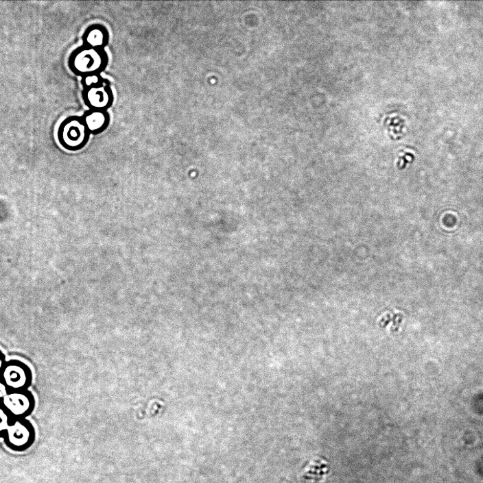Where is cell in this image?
Wrapping results in <instances>:
<instances>
[{
	"label": "cell",
	"mask_w": 483,
	"mask_h": 483,
	"mask_svg": "<svg viewBox=\"0 0 483 483\" xmlns=\"http://www.w3.org/2000/svg\"><path fill=\"white\" fill-rule=\"evenodd\" d=\"M327 471V467L324 460L318 459L307 465L304 476L307 480H320L323 478Z\"/></svg>",
	"instance_id": "obj_9"
},
{
	"label": "cell",
	"mask_w": 483,
	"mask_h": 483,
	"mask_svg": "<svg viewBox=\"0 0 483 483\" xmlns=\"http://www.w3.org/2000/svg\"><path fill=\"white\" fill-rule=\"evenodd\" d=\"M57 136L59 143L64 149L78 151L89 143L91 134L81 116H71L61 122Z\"/></svg>",
	"instance_id": "obj_2"
},
{
	"label": "cell",
	"mask_w": 483,
	"mask_h": 483,
	"mask_svg": "<svg viewBox=\"0 0 483 483\" xmlns=\"http://www.w3.org/2000/svg\"><path fill=\"white\" fill-rule=\"evenodd\" d=\"M108 56L105 50L81 46L70 54L68 65L76 76L101 75L107 68Z\"/></svg>",
	"instance_id": "obj_1"
},
{
	"label": "cell",
	"mask_w": 483,
	"mask_h": 483,
	"mask_svg": "<svg viewBox=\"0 0 483 483\" xmlns=\"http://www.w3.org/2000/svg\"><path fill=\"white\" fill-rule=\"evenodd\" d=\"M82 45L86 47L103 49L108 45L110 35L107 28L101 24L88 27L82 34Z\"/></svg>",
	"instance_id": "obj_7"
},
{
	"label": "cell",
	"mask_w": 483,
	"mask_h": 483,
	"mask_svg": "<svg viewBox=\"0 0 483 483\" xmlns=\"http://www.w3.org/2000/svg\"><path fill=\"white\" fill-rule=\"evenodd\" d=\"M0 378L10 391L29 390L33 375L29 365L18 360H8Z\"/></svg>",
	"instance_id": "obj_4"
},
{
	"label": "cell",
	"mask_w": 483,
	"mask_h": 483,
	"mask_svg": "<svg viewBox=\"0 0 483 483\" xmlns=\"http://www.w3.org/2000/svg\"><path fill=\"white\" fill-rule=\"evenodd\" d=\"M108 82V81L104 79L102 75L94 74L86 75L82 77L81 84L82 86L83 90L88 89V88L101 86Z\"/></svg>",
	"instance_id": "obj_10"
},
{
	"label": "cell",
	"mask_w": 483,
	"mask_h": 483,
	"mask_svg": "<svg viewBox=\"0 0 483 483\" xmlns=\"http://www.w3.org/2000/svg\"><path fill=\"white\" fill-rule=\"evenodd\" d=\"M0 404L12 419H27L36 407L35 397L29 390L10 391Z\"/></svg>",
	"instance_id": "obj_3"
},
{
	"label": "cell",
	"mask_w": 483,
	"mask_h": 483,
	"mask_svg": "<svg viewBox=\"0 0 483 483\" xmlns=\"http://www.w3.org/2000/svg\"><path fill=\"white\" fill-rule=\"evenodd\" d=\"M10 391L5 382L0 378V402L4 399Z\"/></svg>",
	"instance_id": "obj_12"
},
{
	"label": "cell",
	"mask_w": 483,
	"mask_h": 483,
	"mask_svg": "<svg viewBox=\"0 0 483 483\" xmlns=\"http://www.w3.org/2000/svg\"><path fill=\"white\" fill-rule=\"evenodd\" d=\"M82 98L84 105L90 110L108 111L115 101V95L109 82L101 86L84 89Z\"/></svg>",
	"instance_id": "obj_5"
},
{
	"label": "cell",
	"mask_w": 483,
	"mask_h": 483,
	"mask_svg": "<svg viewBox=\"0 0 483 483\" xmlns=\"http://www.w3.org/2000/svg\"><path fill=\"white\" fill-rule=\"evenodd\" d=\"M12 419L3 406L0 404V432H5Z\"/></svg>",
	"instance_id": "obj_11"
},
{
	"label": "cell",
	"mask_w": 483,
	"mask_h": 483,
	"mask_svg": "<svg viewBox=\"0 0 483 483\" xmlns=\"http://www.w3.org/2000/svg\"><path fill=\"white\" fill-rule=\"evenodd\" d=\"M5 432L8 443L18 447L31 443L35 436L34 427L27 419H12Z\"/></svg>",
	"instance_id": "obj_6"
},
{
	"label": "cell",
	"mask_w": 483,
	"mask_h": 483,
	"mask_svg": "<svg viewBox=\"0 0 483 483\" xmlns=\"http://www.w3.org/2000/svg\"><path fill=\"white\" fill-rule=\"evenodd\" d=\"M86 128L93 136L104 133L111 123V116L108 111L101 110H88L81 116Z\"/></svg>",
	"instance_id": "obj_8"
},
{
	"label": "cell",
	"mask_w": 483,
	"mask_h": 483,
	"mask_svg": "<svg viewBox=\"0 0 483 483\" xmlns=\"http://www.w3.org/2000/svg\"><path fill=\"white\" fill-rule=\"evenodd\" d=\"M6 356L3 353V351L0 349V376H1L2 372L7 363Z\"/></svg>",
	"instance_id": "obj_13"
}]
</instances>
